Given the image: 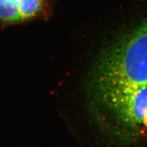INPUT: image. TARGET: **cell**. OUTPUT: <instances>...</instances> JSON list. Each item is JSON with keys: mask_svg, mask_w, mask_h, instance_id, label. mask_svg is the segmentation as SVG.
<instances>
[{"mask_svg": "<svg viewBox=\"0 0 147 147\" xmlns=\"http://www.w3.org/2000/svg\"><path fill=\"white\" fill-rule=\"evenodd\" d=\"M95 82L100 95L147 87V18L100 55Z\"/></svg>", "mask_w": 147, "mask_h": 147, "instance_id": "6da1fadb", "label": "cell"}, {"mask_svg": "<svg viewBox=\"0 0 147 147\" xmlns=\"http://www.w3.org/2000/svg\"><path fill=\"white\" fill-rule=\"evenodd\" d=\"M100 96L123 123L147 128V87L106 92Z\"/></svg>", "mask_w": 147, "mask_h": 147, "instance_id": "7a4b0ae2", "label": "cell"}, {"mask_svg": "<svg viewBox=\"0 0 147 147\" xmlns=\"http://www.w3.org/2000/svg\"><path fill=\"white\" fill-rule=\"evenodd\" d=\"M42 0H0V18L19 21L34 16L41 8Z\"/></svg>", "mask_w": 147, "mask_h": 147, "instance_id": "3957f363", "label": "cell"}]
</instances>
